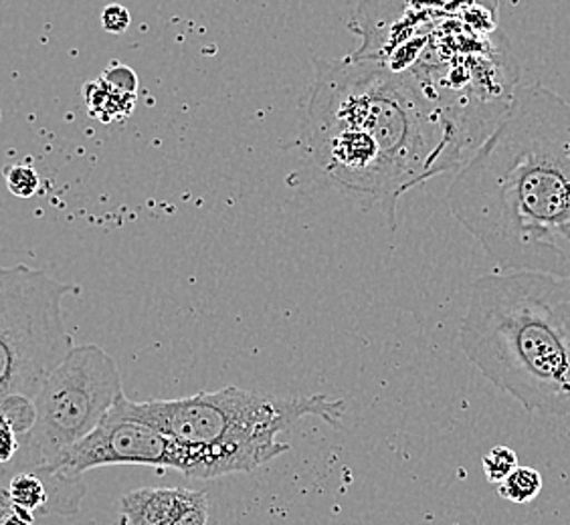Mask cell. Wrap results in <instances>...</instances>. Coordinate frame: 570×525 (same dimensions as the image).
I'll use <instances>...</instances> for the list:
<instances>
[{
    "mask_svg": "<svg viewBox=\"0 0 570 525\" xmlns=\"http://www.w3.org/2000/svg\"><path fill=\"white\" fill-rule=\"evenodd\" d=\"M7 188L11 190V195L17 198H31L39 192L41 187V178L37 175V170L31 166L11 165L2 170Z\"/></svg>",
    "mask_w": 570,
    "mask_h": 525,
    "instance_id": "obj_12",
    "label": "cell"
},
{
    "mask_svg": "<svg viewBox=\"0 0 570 525\" xmlns=\"http://www.w3.org/2000/svg\"><path fill=\"white\" fill-rule=\"evenodd\" d=\"M35 519H37V517L17 507V512H12V514L4 519V524L2 525H35Z\"/></svg>",
    "mask_w": 570,
    "mask_h": 525,
    "instance_id": "obj_16",
    "label": "cell"
},
{
    "mask_svg": "<svg viewBox=\"0 0 570 525\" xmlns=\"http://www.w3.org/2000/svg\"><path fill=\"white\" fill-rule=\"evenodd\" d=\"M183 487H142L121 497V525H173L197 499Z\"/></svg>",
    "mask_w": 570,
    "mask_h": 525,
    "instance_id": "obj_8",
    "label": "cell"
},
{
    "mask_svg": "<svg viewBox=\"0 0 570 525\" xmlns=\"http://www.w3.org/2000/svg\"><path fill=\"white\" fill-rule=\"evenodd\" d=\"M61 284L29 265H0V398H35L47 374L76 346L67 331Z\"/></svg>",
    "mask_w": 570,
    "mask_h": 525,
    "instance_id": "obj_5",
    "label": "cell"
},
{
    "mask_svg": "<svg viewBox=\"0 0 570 525\" xmlns=\"http://www.w3.org/2000/svg\"><path fill=\"white\" fill-rule=\"evenodd\" d=\"M209 524V499L207 493L198 492L197 499L178 515L173 525H207Z\"/></svg>",
    "mask_w": 570,
    "mask_h": 525,
    "instance_id": "obj_13",
    "label": "cell"
},
{
    "mask_svg": "<svg viewBox=\"0 0 570 525\" xmlns=\"http://www.w3.org/2000/svg\"><path fill=\"white\" fill-rule=\"evenodd\" d=\"M316 66L307 146L322 172L352 192L395 205L409 188L465 165L485 140L415 67L361 56Z\"/></svg>",
    "mask_w": 570,
    "mask_h": 525,
    "instance_id": "obj_1",
    "label": "cell"
},
{
    "mask_svg": "<svg viewBox=\"0 0 570 525\" xmlns=\"http://www.w3.org/2000/svg\"><path fill=\"white\" fill-rule=\"evenodd\" d=\"M542 475L537 469L515 467L504 482L498 483V495L512 504H530L542 492Z\"/></svg>",
    "mask_w": 570,
    "mask_h": 525,
    "instance_id": "obj_10",
    "label": "cell"
},
{
    "mask_svg": "<svg viewBox=\"0 0 570 525\" xmlns=\"http://www.w3.org/2000/svg\"><path fill=\"white\" fill-rule=\"evenodd\" d=\"M111 465H144L180 470L190 479L200 477L197 450L168 437L138 415L134 410V400L126 394L111 406L96 430L67 450L53 469L83 477L88 470Z\"/></svg>",
    "mask_w": 570,
    "mask_h": 525,
    "instance_id": "obj_7",
    "label": "cell"
},
{
    "mask_svg": "<svg viewBox=\"0 0 570 525\" xmlns=\"http://www.w3.org/2000/svg\"><path fill=\"white\" fill-rule=\"evenodd\" d=\"M448 202L502 271L570 277L569 99L540 83L515 89Z\"/></svg>",
    "mask_w": 570,
    "mask_h": 525,
    "instance_id": "obj_2",
    "label": "cell"
},
{
    "mask_svg": "<svg viewBox=\"0 0 570 525\" xmlns=\"http://www.w3.org/2000/svg\"><path fill=\"white\" fill-rule=\"evenodd\" d=\"M518 467V455L505 445H495L483 455L482 469L490 483H502Z\"/></svg>",
    "mask_w": 570,
    "mask_h": 525,
    "instance_id": "obj_11",
    "label": "cell"
},
{
    "mask_svg": "<svg viewBox=\"0 0 570 525\" xmlns=\"http://www.w3.org/2000/svg\"><path fill=\"white\" fill-rule=\"evenodd\" d=\"M101 24L108 33H124L130 27V12L121 4H110L101 11Z\"/></svg>",
    "mask_w": 570,
    "mask_h": 525,
    "instance_id": "obj_14",
    "label": "cell"
},
{
    "mask_svg": "<svg viewBox=\"0 0 570 525\" xmlns=\"http://www.w3.org/2000/svg\"><path fill=\"white\" fill-rule=\"evenodd\" d=\"M134 410L168 437L197 450L200 477L252 473L289 450L284 430L307 416L341 427L344 400L326 394L275 396L227 386L187 398L134 403Z\"/></svg>",
    "mask_w": 570,
    "mask_h": 525,
    "instance_id": "obj_4",
    "label": "cell"
},
{
    "mask_svg": "<svg viewBox=\"0 0 570 525\" xmlns=\"http://www.w3.org/2000/svg\"><path fill=\"white\" fill-rule=\"evenodd\" d=\"M124 396L120 368L96 344L73 346L35 394L33 440L43 467H56L67 450L94 433Z\"/></svg>",
    "mask_w": 570,
    "mask_h": 525,
    "instance_id": "obj_6",
    "label": "cell"
},
{
    "mask_svg": "<svg viewBox=\"0 0 570 525\" xmlns=\"http://www.w3.org/2000/svg\"><path fill=\"white\" fill-rule=\"evenodd\" d=\"M88 110L94 118L111 123L118 118H126L134 108L136 91L121 88L118 83L110 81L108 77L101 76L98 81H91L83 88Z\"/></svg>",
    "mask_w": 570,
    "mask_h": 525,
    "instance_id": "obj_9",
    "label": "cell"
},
{
    "mask_svg": "<svg viewBox=\"0 0 570 525\" xmlns=\"http://www.w3.org/2000/svg\"><path fill=\"white\" fill-rule=\"evenodd\" d=\"M12 512H17V507L12 504L7 487H0V525L4 524V519H7Z\"/></svg>",
    "mask_w": 570,
    "mask_h": 525,
    "instance_id": "obj_15",
    "label": "cell"
},
{
    "mask_svg": "<svg viewBox=\"0 0 570 525\" xmlns=\"http://www.w3.org/2000/svg\"><path fill=\"white\" fill-rule=\"evenodd\" d=\"M460 344L528 413L570 415V277L502 271L475 279Z\"/></svg>",
    "mask_w": 570,
    "mask_h": 525,
    "instance_id": "obj_3",
    "label": "cell"
}]
</instances>
